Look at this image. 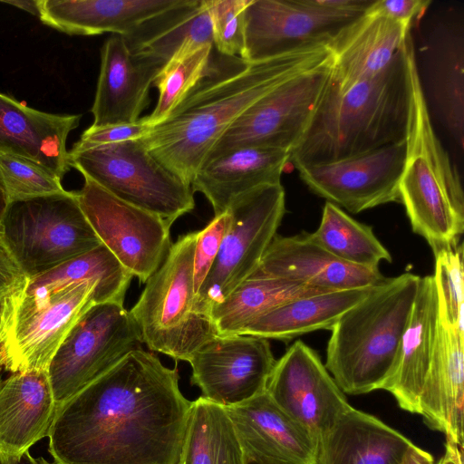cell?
Returning <instances> with one entry per match:
<instances>
[{
  "label": "cell",
  "mask_w": 464,
  "mask_h": 464,
  "mask_svg": "<svg viewBox=\"0 0 464 464\" xmlns=\"http://www.w3.org/2000/svg\"><path fill=\"white\" fill-rule=\"evenodd\" d=\"M141 343L138 328L123 304L93 305L72 327L49 363L47 374L57 405Z\"/></svg>",
  "instance_id": "7c38bea8"
},
{
  "label": "cell",
  "mask_w": 464,
  "mask_h": 464,
  "mask_svg": "<svg viewBox=\"0 0 464 464\" xmlns=\"http://www.w3.org/2000/svg\"><path fill=\"white\" fill-rule=\"evenodd\" d=\"M0 226L7 246L27 278L102 244L74 191L12 203Z\"/></svg>",
  "instance_id": "30bf717a"
},
{
  "label": "cell",
  "mask_w": 464,
  "mask_h": 464,
  "mask_svg": "<svg viewBox=\"0 0 464 464\" xmlns=\"http://www.w3.org/2000/svg\"><path fill=\"white\" fill-rule=\"evenodd\" d=\"M411 26L367 10L329 44L331 75L342 82L372 79L384 72L402 49Z\"/></svg>",
  "instance_id": "484cf974"
},
{
  "label": "cell",
  "mask_w": 464,
  "mask_h": 464,
  "mask_svg": "<svg viewBox=\"0 0 464 464\" xmlns=\"http://www.w3.org/2000/svg\"><path fill=\"white\" fill-rule=\"evenodd\" d=\"M374 0H250L244 12L239 58L257 63L328 47Z\"/></svg>",
  "instance_id": "9c48e42d"
},
{
  "label": "cell",
  "mask_w": 464,
  "mask_h": 464,
  "mask_svg": "<svg viewBox=\"0 0 464 464\" xmlns=\"http://www.w3.org/2000/svg\"><path fill=\"white\" fill-rule=\"evenodd\" d=\"M333 291L280 278H247L210 308L218 335H237L255 319L291 299Z\"/></svg>",
  "instance_id": "1f68e13d"
},
{
  "label": "cell",
  "mask_w": 464,
  "mask_h": 464,
  "mask_svg": "<svg viewBox=\"0 0 464 464\" xmlns=\"http://www.w3.org/2000/svg\"><path fill=\"white\" fill-rule=\"evenodd\" d=\"M7 208H8V201H7V198H6V194L5 191L3 182L0 178V223L5 214Z\"/></svg>",
  "instance_id": "c3c4849f"
},
{
  "label": "cell",
  "mask_w": 464,
  "mask_h": 464,
  "mask_svg": "<svg viewBox=\"0 0 464 464\" xmlns=\"http://www.w3.org/2000/svg\"><path fill=\"white\" fill-rule=\"evenodd\" d=\"M247 464H265V463H258L255 461H247Z\"/></svg>",
  "instance_id": "816d5d0a"
},
{
  "label": "cell",
  "mask_w": 464,
  "mask_h": 464,
  "mask_svg": "<svg viewBox=\"0 0 464 464\" xmlns=\"http://www.w3.org/2000/svg\"><path fill=\"white\" fill-rule=\"evenodd\" d=\"M307 236L336 258L356 266L377 268L381 261L392 260L371 227L328 201L324 206L318 228Z\"/></svg>",
  "instance_id": "e575fe53"
},
{
  "label": "cell",
  "mask_w": 464,
  "mask_h": 464,
  "mask_svg": "<svg viewBox=\"0 0 464 464\" xmlns=\"http://www.w3.org/2000/svg\"><path fill=\"white\" fill-rule=\"evenodd\" d=\"M132 277L102 244L45 273L27 278L23 288L28 292H51L71 284L92 280L98 282L94 294L96 304H123Z\"/></svg>",
  "instance_id": "d6a6232c"
},
{
  "label": "cell",
  "mask_w": 464,
  "mask_h": 464,
  "mask_svg": "<svg viewBox=\"0 0 464 464\" xmlns=\"http://www.w3.org/2000/svg\"><path fill=\"white\" fill-rule=\"evenodd\" d=\"M464 337L440 320L432 359L420 392L419 414L446 441L463 448Z\"/></svg>",
  "instance_id": "cb8c5ba5"
},
{
  "label": "cell",
  "mask_w": 464,
  "mask_h": 464,
  "mask_svg": "<svg viewBox=\"0 0 464 464\" xmlns=\"http://www.w3.org/2000/svg\"><path fill=\"white\" fill-rule=\"evenodd\" d=\"M374 285L291 299L255 319L239 334L289 341L316 330H331L343 314L364 298Z\"/></svg>",
  "instance_id": "f546056e"
},
{
  "label": "cell",
  "mask_w": 464,
  "mask_h": 464,
  "mask_svg": "<svg viewBox=\"0 0 464 464\" xmlns=\"http://www.w3.org/2000/svg\"><path fill=\"white\" fill-rule=\"evenodd\" d=\"M402 464H435L432 455L417 447L412 445L407 451Z\"/></svg>",
  "instance_id": "ee69618b"
},
{
  "label": "cell",
  "mask_w": 464,
  "mask_h": 464,
  "mask_svg": "<svg viewBox=\"0 0 464 464\" xmlns=\"http://www.w3.org/2000/svg\"><path fill=\"white\" fill-rule=\"evenodd\" d=\"M231 222L232 216L227 209L215 216L205 228L198 231L193 263V283L196 295L212 267Z\"/></svg>",
  "instance_id": "ab89813d"
},
{
  "label": "cell",
  "mask_w": 464,
  "mask_h": 464,
  "mask_svg": "<svg viewBox=\"0 0 464 464\" xmlns=\"http://www.w3.org/2000/svg\"><path fill=\"white\" fill-rule=\"evenodd\" d=\"M420 277L384 278L330 330L324 366L343 393L381 390L392 373Z\"/></svg>",
  "instance_id": "277c9868"
},
{
  "label": "cell",
  "mask_w": 464,
  "mask_h": 464,
  "mask_svg": "<svg viewBox=\"0 0 464 464\" xmlns=\"http://www.w3.org/2000/svg\"><path fill=\"white\" fill-rule=\"evenodd\" d=\"M132 52L164 64L187 40L211 44L212 29L204 0H188L123 36Z\"/></svg>",
  "instance_id": "836d02e7"
},
{
  "label": "cell",
  "mask_w": 464,
  "mask_h": 464,
  "mask_svg": "<svg viewBox=\"0 0 464 464\" xmlns=\"http://www.w3.org/2000/svg\"><path fill=\"white\" fill-rule=\"evenodd\" d=\"M1 299H2V298H0V303H1Z\"/></svg>",
  "instance_id": "f5cc1de1"
},
{
  "label": "cell",
  "mask_w": 464,
  "mask_h": 464,
  "mask_svg": "<svg viewBox=\"0 0 464 464\" xmlns=\"http://www.w3.org/2000/svg\"><path fill=\"white\" fill-rule=\"evenodd\" d=\"M188 0H38L43 24L70 35L127 36Z\"/></svg>",
  "instance_id": "603a6c76"
},
{
  "label": "cell",
  "mask_w": 464,
  "mask_h": 464,
  "mask_svg": "<svg viewBox=\"0 0 464 464\" xmlns=\"http://www.w3.org/2000/svg\"><path fill=\"white\" fill-rule=\"evenodd\" d=\"M437 464H463V448L446 441L445 453Z\"/></svg>",
  "instance_id": "f6af8a7d"
},
{
  "label": "cell",
  "mask_w": 464,
  "mask_h": 464,
  "mask_svg": "<svg viewBox=\"0 0 464 464\" xmlns=\"http://www.w3.org/2000/svg\"><path fill=\"white\" fill-rule=\"evenodd\" d=\"M331 68L332 57L261 97L227 129L206 161L243 147H271L291 151L311 119Z\"/></svg>",
  "instance_id": "4fadbf2b"
},
{
  "label": "cell",
  "mask_w": 464,
  "mask_h": 464,
  "mask_svg": "<svg viewBox=\"0 0 464 464\" xmlns=\"http://www.w3.org/2000/svg\"><path fill=\"white\" fill-rule=\"evenodd\" d=\"M410 71L411 96L400 202L412 231L425 238L435 254L458 246L464 230V195L459 172L434 131L414 46Z\"/></svg>",
  "instance_id": "5b68a950"
},
{
  "label": "cell",
  "mask_w": 464,
  "mask_h": 464,
  "mask_svg": "<svg viewBox=\"0 0 464 464\" xmlns=\"http://www.w3.org/2000/svg\"><path fill=\"white\" fill-rule=\"evenodd\" d=\"M77 201L102 243L132 276L146 283L170 246V227L158 215L130 205L82 175Z\"/></svg>",
  "instance_id": "5bb4252c"
},
{
  "label": "cell",
  "mask_w": 464,
  "mask_h": 464,
  "mask_svg": "<svg viewBox=\"0 0 464 464\" xmlns=\"http://www.w3.org/2000/svg\"><path fill=\"white\" fill-rule=\"evenodd\" d=\"M412 445L380 419L352 407L319 440L315 464H402Z\"/></svg>",
  "instance_id": "f1b7e54d"
},
{
  "label": "cell",
  "mask_w": 464,
  "mask_h": 464,
  "mask_svg": "<svg viewBox=\"0 0 464 464\" xmlns=\"http://www.w3.org/2000/svg\"><path fill=\"white\" fill-rule=\"evenodd\" d=\"M411 34L378 76L342 82L330 75L311 119L290 151L296 169L340 160L406 140Z\"/></svg>",
  "instance_id": "3957f363"
},
{
  "label": "cell",
  "mask_w": 464,
  "mask_h": 464,
  "mask_svg": "<svg viewBox=\"0 0 464 464\" xmlns=\"http://www.w3.org/2000/svg\"><path fill=\"white\" fill-rule=\"evenodd\" d=\"M0 464H36V459L29 451L20 456H9L0 452Z\"/></svg>",
  "instance_id": "bcb514c9"
},
{
  "label": "cell",
  "mask_w": 464,
  "mask_h": 464,
  "mask_svg": "<svg viewBox=\"0 0 464 464\" xmlns=\"http://www.w3.org/2000/svg\"><path fill=\"white\" fill-rule=\"evenodd\" d=\"M276 362L267 339L237 334L214 336L188 362L201 396L228 407L264 392Z\"/></svg>",
  "instance_id": "2e32d148"
},
{
  "label": "cell",
  "mask_w": 464,
  "mask_h": 464,
  "mask_svg": "<svg viewBox=\"0 0 464 464\" xmlns=\"http://www.w3.org/2000/svg\"><path fill=\"white\" fill-rule=\"evenodd\" d=\"M289 161L290 151L284 149H235L205 161L195 174L191 188L207 198L215 216H218L240 195L261 186L280 184Z\"/></svg>",
  "instance_id": "d4e9b609"
},
{
  "label": "cell",
  "mask_w": 464,
  "mask_h": 464,
  "mask_svg": "<svg viewBox=\"0 0 464 464\" xmlns=\"http://www.w3.org/2000/svg\"><path fill=\"white\" fill-rule=\"evenodd\" d=\"M3 382V379H2V367L0 366V385Z\"/></svg>",
  "instance_id": "f907efd6"
},
{
  "label": "cell",
  "mask_w": 464,
  "mask_h": 464,
  "mask_svg": "<svg viewBox=\"0 0 464 464\" xmlns=\"http://www.w3.org/2000/svg\"><path fill=\"white\" fill-rule=\"evenodd\" d=\"M163 64L132 52L125 38L112 34L101 50V66L91 126L133 123L150 102V91Z\"/></svg>",
  "instance_id": "ac0fdd59"
},
{
  "label": "cell",
  "mask_w": 464,
  "mask_h": 464,
  "mask_svg": "<svg viewBox=\"0 0 464 464\" xmlns=\"http://www.w3.org/2000/svg\"><path fill=\"white\" fill-rule=\"evenodd\" d=\"M0 230H1V226H0Z\"/></svg>",
  "instance_id": "db71d44e"
},
{
  "label": "cell",
  "mask_w": 464,
  "mask_h": 464,
  "mask_svg": "<svg viewBox=\"0 0 464 464\" xmlns=\"http://www.w3.org/2000/svg\"><path fill=\"white\" fill-rule=\"evenodd\" d=\"M198 231L171 245L160 267L130 314L141 343L175 361L188 362L206 342L218 335L210 316L197 306L193 263Z\"/></svg>",
  "instance_id": "8992f818"
},
{
  "label": "cell",
  "mask_w": 464,
  "mask_h": 464,
  "mask_svg": "<svg viewBox=\"0 0 464 464\" xmlns=\"http://www.w3.org/2000/svg\"><path fill=\"white\" fill-rule=\"evenodd\" d=\"M248 278H280L324 290L370 286L384 279L379 267L345 263L314 243L307 233L276 234Z\"/></svg>",
  "instance_id": "ffe728a7"
},
{
  "label": "cell",
  "mask_w": 464,
  "mask_h": 464,
  "mask_svg": "<svg viewBox=\"0 0 464 464\" xmlns=\"http://www.w3.org/2000/svg\"><path fill=\"white\" fill-rule=\"evenodd\" d=\"M27 276L18 264L0 230V298L23 287Z\"/></svg>",
  "instance_id": "7bdbcfd3"
},
{
  "label": "cell",
  "mask_w": 464,
  "mask_h": 464,
  "mask_svg": "<svg viewBox=\"0 0 464 464\" xmlns=\"http://www.w3.org/2000/svg\"><path fill=\"white\" fill-rule=\"evenodd\" d=\"M247 461L265 464H315L317 443L285 412L266 391L226 407Z\"/></svg>",
  "instance_id": "d6986e66"
},
{
  "label": "cell",
  "mask_w": 464,
  "mask_h": 464,
  "mask_svg": "<svg viewBox=\"0 0 464 464\" xmlns=\"http://www.w3.org/2000/svg\"><path fill=\"white\" fill-rule=\"evenodd\" d=\"M213 44L184 42L161 66L153 82L159 99L145 120L155 126L163 121L189 92L209 72Z\"/></svg>",
  "instance_id": "d590c367"
},
{
  "label": "cell",
  "mask_w": 464,
  "mask_h": 464,
  "mask_svg": "<svg viewBox=\"0 0 464 464\" xmlns=\"http://www.w3.org/2000/svg\"><path fill=\"white\" fill-rule=\"evenodd\" d=\"M406 152L404 140L297 170L312 192L357 214L380 205L400 202L399 186Z\"/></svg>",
  "instance_id": "9a60e30c"
},
{
  "label": "cell",
  "mask_w": 464,
  "mask_h": 464,
  "mask_svg": "<svg viewBox=\"0 0 464 464\" xmlns=\"http://www.w3.org/2000/svg\"><path fill=\"white\" fill-rule=\"evenodd\" d=\"M1 3L14 5L19 9L30 13L33 15H39L38 0H14V1H0Z\"/></svg>",
  "instance_id": "7dc6e473"
},
{
  "label": "cell",
  "mask_w": 464,
  "mask_h": 464,
  "mask_svg": "<svg viewBox=\"0 0 464 464\" xmlns=\"http://www.w3.org/2000/svg\"><path fill=\"white\" fill-rule=\"evenodd\" d=\"M153 126L144 117L133 123L90 126L82 132L81 139L74 144L72 150L141 139L149 134Z\"/></svg>",
  "instance_id": "60d3db41"
},
{
  "label": "cell",
  "mask_w": 464,
  "mask_h": 464,
  "mask_svg": "<svg viewBox=\"0 0 464 464\" xmlns=\"http://www.w3.org/2000/svg\"><path fill=\"white\" fill-rule=\"evenodd\" d=\"M227 209L231 226L196 295L198 309L208 316L214 304L257 268L285 213L284 187L280 183L256 188L235 198Z\"/></svg>",
  "instance_id": "8fae6325"
},
{
  "label": "cell",
  "mask_w": 464,
  "mask_h": 464,
  "mask_svg": "<svg viewBox=\"0 0 464 464\" xmlns=\"http://www.w3.org/2000/svg\"><path fill=\"white\" fill-rule=\"evenodd\" d=\"M80 121V114L45 112L0 92V153L32 160L63 179L71 168L67 139Z\"/></svg>",
  "instance_id": "44dd1931"
},
{
  "label": "cell",
  "mask_w": 464,
  "mask_h": 464,
  "mask_svg": "<svg viewBox=\"0 0 464 464\" xmlns=\"http://www.w3.org/2000/svg\"><path fill=\"white\" fill-rule=\"evenodd\" d=\"M456 24H443L423 51L420 77L428 109L448 130L460 151L464 145V41Z\"/></svg>",
  "instance_id": "4316f807"
},
{
  "label": "cell",
  "mask_w": 464,
  "mask_h": 464,
  "mask_svg": "<svg viewBox=\"0 0 464 464\" xmlns=\"http://www.w3.org/2000/svg\"><path fill=\"white\" fill-rule=\"evenodd\" d=\"M69 164L116 198L171 226L195 208L191 186L156 160L141 139L72 149Z\"/></svg>",
  "instance_id": "ba28073f"
},
{
  "label": "cell",
  "mask_w": 464,
  "mask_h": 464,
  "mask_svg": "<svg viewBox=\"0 0 464 464\" xmlns=\"http://www.w3.org/2000/svg\"><path fill=\"white\" fill-rule=\"evenodd\" d=\"M439 299L440 323L464 337V270L462 245L435 253L432 276Z\"/></svg>",
  "instance_id": "74e56055"
},
{
  "label": "cell",
  "mask_w": 464,
  "mask_h": 464,
  "mask_svg": "<svg viewBox=\"0 0 464 464\" xmlns=\"http://www.w3.org/2000/svg\"><path fill=\"white\" fill-rule=\"evenodd\" d=\"M98 282L88 280L51 291L23 287L0 303V366L12 373L47 371L77 322L96 304Z\"/></svg>",
  "instance_id": "52a82bcc"
},
{
  "label": "cell",
  "mask_w": 464,
  "mask_h": 464,
  "mask_svg": "<svg viewBox=\"0 0 464 464\" xmlns=\"http://www.w3.org/2000/svg\"><path fill=\"white\" fill-rule=\"evenodd\" d=\"M266 391L316 443L352 408L319 355L301 340L276 362Z\"/></svg>",
  "instance_id": "e0dca14e"
},
{
  "label": "cell",
  "mask_w": 464,
  "mask_h": 464,
  "mask_svg": "<svg viewBox=\"0 0 464 464\" xmlns=\"http://www.w3.org/2000/svg\"><path fill=\"white\" fill-rule=\"evenodd\" d=\"M0 178L8 206L35 198L63 194L62 179L27 158L0 153Z\"/></svg>",
  "instance_id": "8d00e7d4"
},
{
  "label": "cell",
  "mask_w": 464,
  "mask_h": 464,
  "mask_svg": "<svg viewBox=\"0 0 464 464\" xmlns=\"http://www.w3.org/2000/svg\"><path fill=\"white\" fill-rule=\"evenodd\" d=\"M440 324L439 299L432 276L420 277L395 366L381 390L398 406L419 414V401L432 359Z\"/></svg>",
  "instance_id": "7402d4cb"
},
{
  "label": "cell",
  "mask_w": 464,
  "mask_h": 464,
  "mask_svg": "<svg viewBox=\"0 0 464 464\" xmlns=\"http://www.w3.org/2000/svg\"><path fill=\"white\" fill-rule=\"evenodd\" d=\"M328 47L246 63L226 57L211 69L142 142L163 166L191 186L195 174L237 119L282 82L324 63Z\"/></svg>",
  "instance_id": "7a4b0ae2"
},
{
  "label": "cell",
  "mask_w": 464,
  "mask_h": 464,
  "mask_svg": "<svg viewBox=\"0 0 464 464\" xmlns=\"http://www.w3.org/2000/svg\"><path fill=\"white\" fill-rule=\"evenodd\" d=\"M180 464H247L226 407L203 396L192 401Z\"/></svg>",
  "instance_id": "4dcf8cb0"
},
{
  "label": "cell",
  "mask_w": 464,
  "mask_h": 464,
  "mask_svg": "<svg viewBox=\"0 0 464 464\" xmlns=\"http://www.w3.org/2000/svg\"><path fill=\"white\" fill-rule=\"evenodd\" d=\"M177 367L141 347L58 406L55 464H180L192 401Z\"/></svg>",
  "instance_id": "6da1fadb"
},
{
  "label": "cell",
  "mask_w": 464,
  "mask_h": 464,
  "mask_svg": "<svg viewBox=\"0 0 464 464\" xmlns=\"http://www.w3.org/2000/svg\"><path fill=\"white\" fill-rule=\"evenodd\" d=\"M57 409L47 371L12 373L0 385V452L29 451L48 436Z\"/></svg>",
  "instance_id": "83f0119b"
},
{
  "label": "cell",
  "mask_w": 464,
  "mask_h": 464,
  "mask_svg": "<svg viewBox=\"0 0 464 464\" xmlns=\"http://www.w3.org/2000/svg\"><path fill=\"white\" fill-rule=\"evenodd\" d=\"M213 47L223 56L239 57L244 44V12L250 0H204Z\"/></svg>",
  "instance_id": "f35d334b"
},
{
  "label": "cell",
  "mask_w": 464,
  "mask_h": 464,
  "mask_svg": "<svg viewBox=\"0 0 464 464\" xmlns=\"http://www.w3.org/2000/svg\"><path fill=\"white\" fill-rule=\"evenodd\" d=\"M35 459H36V464H52L48 460L44 459L43 457L37 458Z\"/></svg>",
  "instance_id": "681fc988"
},
{
  "label": "cell",
  "mask_w": 464,
  "mask_h": 464,
  "mask_svg": "<svg viewBox=\"0 0 464 464\" xmlns=\"http://www.w3.org/2000/svg\"><path fill=\"white\" fill-rule=\"evenodd\" d=\"M430 4V0H374L368 10L411 27Z\"/></svg>",
  "instance_id": "b9f144b4"
}]
</instances>
